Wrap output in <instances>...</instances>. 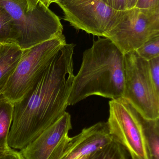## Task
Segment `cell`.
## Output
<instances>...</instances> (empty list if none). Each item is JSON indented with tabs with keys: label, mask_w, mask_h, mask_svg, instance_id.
Masks as SVG:
<instances>
[{
	"label": "cell",
	"mask_w": 159,
	"mask_h": 159,
	"mask_svg": "<svg viewBox=\"0 0 159 159\" xmlns=\"http://www.w3.org/2000/svg\"><path fill=\"white\" fill-rule=\"evenodd\" d=\"M59 0H40V2L42 3L45 6L48 8H49V6L52 3H56Z\"/></svg>",
	"instance_id": "cell-22"
},
{
	"label": "cell",
	"mask_w": 159,
	"mask_h": 159,
	"mask_svg": "<svg viewBox=\"0 0 159 159\" xmlns=\"http://www.w3.org/2000/svg\"><path fill=\"white\" fill-rule=\"evenodd\" d=\"M0 43H16V35L11 16L0 5Z\"/></svg>",
	"instance_id": "cell-14"
},
{
	"label": "cell",
	"mask_w": 159,
	"mask_h": 159,
	"mask_svg": "<svg viewBox=\"0 0 159 159\" xmlns=\"http://www.w3.org/2000/svg\"><path fill=\"white\" fill-rule=\"evenodd\" d=\"M40 0H26L28 5V9L30 10L34 9L37 6Z\"/></svg>",
	"instance_id": "cell-21"
},
{
	"label": "cell",
	"mask_w": 159,
	"mask_h": 159,
	"mask_svg": "<svg viewBox=\"0 0 159 159\" xmlns=\"http://www.w3.org/2000/svg\"><path fill=\"white\" fill-rule=\"evenodd\" d=\"M149 75L156 90L159 92V57L148 61Z\"/></svg>",
	"instance_id": "cell-17"
},
{
	"label": "cell",
	"mask_w": 159,
	"mask_h": 159,
	"mask_svg": "<svg viewBox=\"0 0 159 159\" xmlns=\"http://www.w3.org/2000/svg\"><path fill=\"white\" fill-rule=\"evenodd\" d=\"M137 1L138 0H128L127 9H130L135 7Z\"/></svg>",
	"instance_id": "cell-23"
},
{
	"label": "cell",
	"mask_w": 159,
	"mask_h": 159,
	"mask_svg": "<svg viewBox=\"0 0 159 159\" xmlns=\"http://www.w3.org/2000/svg\"><path fill=\"white\" fill-rule=\"evenodd\" d=\"M87 159H128L125 150L113 141L107 145L87 156Z\"/></svg>",
	"instance_id": "cell-15"
},
{
	"label": "cell",
	"mask_w": 159,
	"mask_h": 159,
	"mask_svg": "<svg viewBox=\"0 0 159 159\" xmlns=\"http://www.w3.org/2000/svg\"><path fill=\"white\" fill-rule=\"evenodd\" d=\"M0 5L13 19L16 44L22 50L63 34L59 17L40 2L31 11L26 0H0Z\"/></svg>",
	"instance_id": "cell-3"
},
{
	"label": "cell",
	"mask_w": 159,
	"mask_h": 159,
	"mask_svg": "<svg viewBox=\"0 0 159 159\" xmlns=\"http://www.w3.org/2000/svg\"><path fill=\"white\" fill-rule=\"evenodd\" d=\"M13 103L0 94V151L11 149L8 144V137L13 120Z\"/></svg>",
	"instance_id": "cell-12"
},
{
	"label": "cell",
	"mask_w": 159,
	"mask_h": 159,
	"mask_svg": "<svg viewBox=\"0 0 159 159\" xmlns=\"http://www.w3.org/2000/svg\"><path fill=\"white\" fill-rule=\"evenodd\" d=\"M2 44L1 43H0V50H1V48H2Z\"/></svg>",
	"instance_id": "cell-26"
},
{
	"label": "cell",
	"mask_w": 159,
	"mask_h": 159,
	"mask_svg": "<svg viewBox=\"0 0 159 159\" xmlns=\"http://www.w3.org/2000/svg\"><path fill=\"white\" fill-rule=\"evenodd\" d=\"M150 159H159V118L149 120L141 116Z\"/></svg>",
	"instance_id": "cell-13"
},
{
	"label": "cell",
	"mask_w": 159,
	"mask_h": 159,
	"mask_svg": "<svg viewBox=\"0 0 159 159\" xmlns=\"http://www.w3.org/2000/svg\"><path fill=\"white\" fill-rule=\"evenodd\" d=\"M23 50L15 43L2 45L0 50V94L14 73Z\"/></svg>",
	"instance_id": "cell-11"
},
{
	"label": "cell",
	"mask_w": 159,
	"mask_h": 159,
	"mask_svg": "<svg viewBox=\"0 0 159 159\" xmlns=\"http://www.w3.org/2000/svg\"><path fill=\"white\" fill-rule=\"evenodd\" d=\"M1 94H2V93H1Z\"/></svg>",
	"instance_id": "cell-27"
},
{
	"label": "cell",
	"mask_w": 159,
	"mask_h": 159,
	"mask_svg": "<svg viewBox=\"0 0 159 159\" xmlns=\"http://www.w3.org/2000/svg\"><path fill=\"white\" fill-rule=\"evenodd\" d=\"M72 129L71 115L65 112L20 152L24 159H61Z\"/></svg>",
	"instance_id": "cell-9"
},
{
	"label": "cell",
	"mask_w": 159,
	"mask_h": 159,
	"mask_svg": "<svg viewBox=\"0 0 159 159\" xmlns=\"http://www.w3.org/2000/svg\"><path fill=\"white\" fill-rule=\"evenodd\" d=\"M56 3L72 27L98 37H104L124 11L115 10L105 0H59Z\"/></svg>",
	"instance_id": "cell-7"
},
{
	"label": "cell",
	"mask_w": 159,
	"mask_h": 159,
	"mask_svg": "<svg viewBox=\"0 0 159 159\" xmlns=\"http://www.w3.org/2000/svg\"><path fill=\"white\" fill-rule=\"evenodd\" d=\"M63 34L22 51L17 66L2 93L11 102L21 99L32 88L51 62L54 56L66 44Z\"/></svg>",
	"instance_id": "cell-4"
},
{
	"label": "cell",
	"mask_w": 159,
	"mask_h": 159,
	"mask_svg": "<svg viewBox=\"0 0 159 159\" xmlns=\"http://www.w3.org/2000/svg\"><path fill=\"white\" fill-rule=\"evenodd\" d=\"M75 46L64 45L32 88L13 103L10 148L21 150L66 112L75 76Z\"/></svg>",
	"instance_id": "cell-1"
},
{
	"label": "cell",
	"mask_w": 159,
	"mask_h": 159,
	"mask_svg": "<svg viewBox=\"0 0 159 159\" xmlns=\"http://www.w3.org/2000/svg\"><path fill=\"white\" fill-rule=\"evenodd\" d=\"M135 7L145 10L159 9V0H138Z\"/></svg>",
	"instance_id": "cell-18"
},
{
	"label": "cell",
	"mask_w": 159,
	"mask_h": 159,
	"mask_svg": "<svg viewBox=\"0 0 159 159\" xmlns=\"http://www.w3.org/2000/svg\"><path fill=\"white\" fill-rule=\"evenodd\" d=\"M124 82V54L111 40L99 37L83 53L68 105H74L92 95L112 100L122 98Z\"/></svg>",
	"instance_id": "cell-2"
},
{
	"label": "cell",
	"mask_w": 159,
	"mask_h": 159,
	"mask_svg": "<svg viewBox=\"0 0 159 159\" xmlns=\"http://www.w3.org/2000/svg\"><path fill=\"white\" fill-rule=\"evenodd\" d=\"M135 52L140 57L147 61L159 57V35L148 40Z\"/></svg>",
	"instance_id": "cell-16"
},
{
	"label": "cell",
	"mask_w": 159,
	"mask_h": 159,
	"mask_svg": "<svg viewBox=\"0 0 159 159\" xmlns=\"http://www.w3.org/2000/svg\"><path fill=\"white\" fill-rule=\"evenodd\" d=\"M113 141L107 123L98 122L70 137L61 159H77L88 156Z\"/></svg>",
	"instance_id": "cell-10"
},
{
	"label": "cell",
	"mask_w": 159,
	"mask_h": 159,
	"mask_svg": "<svg viewBox=\"0 0 159 159\" xmlns=\"http://www.w3.org/2000/svg\"><path fill=\"white\" fill-rule=\"evenodd\" d=\"M0 159H24L20 152L15 149H11L7 150L0 157Z\"/></svg>",
	"instance_id": "cell-20"
},
{
	"label": "cell",
	"mask_w": 159,
	"mask_h": 159,
	"mask_svg": "<svg viewBox=\"0 0 159 159\" xmlns=\"http://www.w3.org/2000/svg\"><path fill=\"white\" fill-rule=\"evenodd\" d=\"M7 151H0V157L2 156Z\"/></svg>",
	"instance_id": "cell-24"
},
{
	"label": "cell",
	"mask_w": 159,
	"mask_h": 159,
	"mask_svg": "<svg viewBox=\"0 0 159 159\" xmlns=\"http://www.w3.org/2000/svg\"><path fill=\"white\" fill-rule=\"evenodd\" d=\"M107 4L115 10L123 11L127 9L128 0H105Z\"/></svg>",
	"instance_id": "cell-19"
},
{
	"label": "cell",
	"mask_w": 159,
	"mask_h": 159,
	"mask_svg": "<svg viewBox=\"0 0 159 159\" xmlns=\"http://www.w3.org/2000/svg\"><path fill=\"white\" fill-rule=\"evenodd\" d=\"M109 105L106 123L113 141L127 150L132 159H150L142 115L122 97L111 100Z\"/></svg>",
	"instance_id": "cell-6"
},
{
	"label": "cell",
	"mask_w": 159,
	"mask_h": 159,
	"mask_svg": "<svg viewBox=\"0 0 159 159\" xmlns=\"http://www.w3.org/2000/svg\"><path fill=\"white\" fill-rule=\"evenodd\" d=\"M87 156H85V157H81L77 159H87Z\"/></svg>",
	"instance_id": "cell-25"
},
{
	"label": "cell",
	"mask_w": 159,
	"mask_h": 159,
	"mask_svg": "<svg viewBox=\"0 0 159 159\" xmlns=\"http://www.w3.org/2000/svg\"><path fill=\"white\" fill-rule=\"evenodd\" d=\"M124 89L126 99L145 118H159V92L149 72L148 61L135 51L124 54Z\"/></svg>",
	"instance_id": "cell-5"
},
{
	"label": "cell",
	"mask_w": 159,
	"mask_h": 159,
	"mask_svg": "<svg viewBox=\"0 0 159 159\" xmlns=\"http://www.w3.org/2000/svg\"><path fill=\"white\" fill-rule=\"evenodd\" d=\"M159 35V9L134 7L127 9L104 37L111 40L123 54L136 51Z\"/></svg>",
	"instance_id": "cell-8"
}]
</instances>
